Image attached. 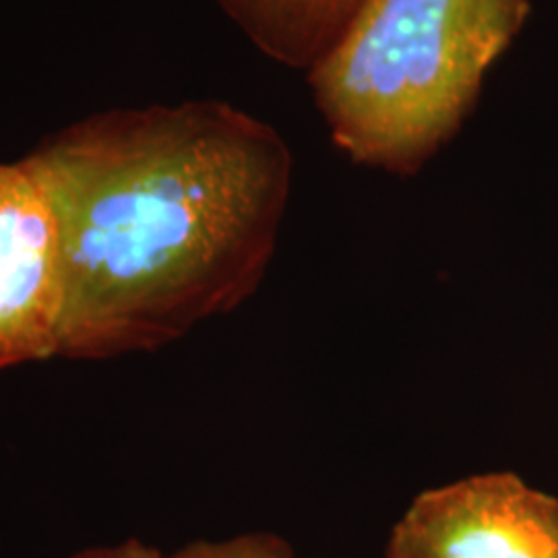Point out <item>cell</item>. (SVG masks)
<instances>
[{
	"label": "cell",
	"instance_id": "cell-1",
	"mask_svg": "<svg viewBox=\"0 0 558 558\" xmlns=\"http://www.w3.org/2000/svg\"><path fill=\"white\" fill-rule=\"evenodd\" d=\"M59 232V356L154 352L251 299L292 186L278 131L232 104L114 108L23 158Z\"/></svg>",
	"mask_w": 558,
	"mask_h": 558
},
{
	"label": "cell",
	"instance_id": "cell-2",
	"mask_svg": "<svg viewBox=\"0 0 558 558\" xmlns=\"http://www.w3.org/2000/svg\"><path fill=\"white\" fill-rule=\"evenodd\" d=\"M527 0H366L311 66L313 96L343 154L416 172L461 126Z\"/></svg>",
	"mask_w": 558,
	"mask_h": 558
},
{
	"label": "cell",
	"instance_id": "cell-3",
	"mask_svg": "<svg viewBox=\"0 0 558 558\" xmlns=\"http://www.w3.org/2000/svg\"><path fill=\"white\" fill-rule=\"evenodd\" d=\"M387 558H558V500L509 472L426 490L399 519Z\"/></svg>",
	"mask_w": 558,
	"mask_h": 558
},
{
	"label": "cell",
	"instance_id": "cell-4",
	"mask_svg": "<svg viewBox=\"0 0 558 558\" xmlns=\"http://www.w3.org/2000/svg\"><path fill=\"white\" fill-rule=\"evenodd\" d=\"M59 232L23 161H0V371L59 356Z\"/></svg>",
	"mask_w": 558,
	"mask_h": 558
},
{
	"label": "cell",
	"instance_id": "cell-5",
	"mask_svg": "<svg viewBox=\"0 0 558 558\" xmlns=\"http://www.w3.org/2000/svg\"><path fill=\"white\" fill-rule=\"evenodd\" d=\"M263 54L286 66H313L338 41L366 0H216Z\"/></svg>",
	"mask_w": 558,
	"mask_h": 558
},
{
	"label": "cell",
	"instance_id": "cell-6",
	"mask_svg": "<svg viewBox=\"0 0 558 558\" xmlns=\"http://www.w3.org/2000/svg\"><path fill=\"white\" fill-rule=\"evenodd\" d=\"M168 558H294L274 534H246L226 542H197Z\"/></svg>",
	"mask_w": 558,
	"mask_h": 558
},
{
	"label": "cell",
	"instance_id": "cell-7",
	"mask_svg": "<svg viewBox=\"0 0 558 558\" xmlns=\"http://www.w3.org/2000/svg\"><path fill=\"white\" fill-rule=\"evenodd\" d=\"M73 558H163L156 548L145 546L140 539H126L119 546H101L77 553Z\"/></svg>",
	"mask_w": 558,
	"mask_h": 558
}]
</instances>
